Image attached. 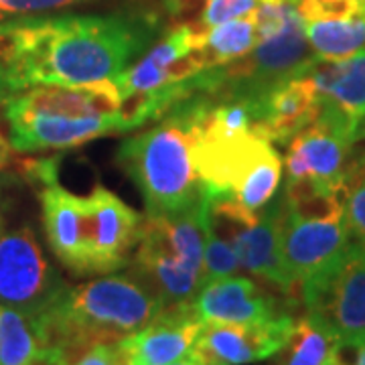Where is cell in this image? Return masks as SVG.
Returning a JSON list of instances; mask_svg holds the SVG:
<instances>
[{
  "mask_svg": "<svg viewBox=\"0 0 365 365\" xmlns=\"http://www.w3.org/2000/svg\"><path fill=\"white\" fill-rule=\"evenodd\" d=\"M126 14L21 16L0 23V102L37 86L116 81L153 37Z\"/></svg>",
  "mask_w": 365,
  "mask_h": 365,
  "instance_id": "obj_1",
  "label": "cell"
},
{
  "mask_svg": "<svg viewBox=\"0 0 365 365\" xmlns=\"http://www.w3.org/2000/svg\"><path fill=\"white\" fill-rule=\"evenodd\" d=\"M163 307V300L130 272L66 287L45 311L31 317L43 345L39 364H76L96 345L143 331Z\"/></svg>",
  "mask_w": 365,
  "mask_h": 365,
  "instance_id": "obj_2",
  "label": "cell"
},
{
  "mask_svg": "<svg viewBox=\"0 0 365 365\" xmlns=\"http://www.w3.org/2000/svg\"><path fill=\"white\" fill-rule=\"evenodd\" d=\"M116 160L138 187L148 215L177 213L207 193L193 167V136L169 118L126 138Z\"/></svg>",
  "mask_w": 365,
  "mask_h": 365,
  "instance_id": "obj_3",
  "label": "cell"
},
{
  "mask_svg": "<svg viewBox=\"0 0 365 365\" xmlns=\"http://www.w3.org/2000/svg\"><path fill=\"white\" fill-rule=\"evenodd\" d=\"M307 317L337 343L365 335V244L349 242L337 258L302 282Z\"/></svg>",
  "mask_w": 365,
  "mask_h": 365,
  "instance_id": "obj_4",
  "label": "cell"
},
{
  "mask_svg": "<svg viewBox=\"0 0 365 365\" xmlns=\"http://www.w3.org/2000/svg\"><path fill=\"white\" fill-rule=\"evenodd\" d=\"M45 260L31 225L0 237V304L35 317L66 288Z\"/></svg>",
  "mask_w": 365,
  "mask_h": 365,
  "instance_id": "obj_5",
  "label": "cell"
},
{
  "mask_svg": "<svg viewBox=\"0 0 365 365\" xmlns=\"http://www.w3.org/2000/svg\"><path fill=\"white\" fill-rule=\"evenodd\" d=\"M11 130V144L21 153L66 150L120 130L116 112L108 116H73L26 104L21 96L0 102Z\"/></svg>",
  "mask_w": 365,
  "mask_h": 365,
  "instance_id": "obj_6",
  "label": "cell"
},
{
  "mask_svg": "<svg viewBox=\"0 0 365 365\" xmlns=\"http://www.w3.org/2000/svg\"><path fill=\"white\" fill-rule=\"evenodd\" d=\"M294 319L280 314L262 323L203 321L193 355L203 365H246L268 359L284 347L294 331Z\"/></svg>",
  "mask_w": 365,
  "mask_h": 365,
  "instance_id": "obj_7",
  "label": "cell"
},
{
  "mask_svg": "<svg viewBox=\"0 0 365 365\" xmlns=\"http://www.w3.org/2000/svg\"><path fill=\"white\" fill-rule=\"evenodd\" d=\"M357 134L321 108V114L290 140L287 155L288 179L311 177L329 185H341L349 167Z\"/></svg>",
  "mask_w": 365,
  "mask_h": 365,
  "instance_id": "obj_8",
  "label": "cell"
},
{
  "mask_svg": "<svg viewBox=\"0 0 365 365\" xmlns=\"http://www.w3.org/2000/svg\"><path fill=\"white\" fill-rule=\"evenodd\" d=\"M280 254L287 274L294 287H302L314 272L325 268L349 246L351 237L345 215L309 220L288 215L280 201Z\"/></svg>",
  "mask_w": 365,
  "mask_h": 365,
  "instance_id": "obj_9",
  "label": "cell"
},
{
  "mask_svg": "<svg viewBox=\"0 0 365 365\" xmlns=\"http://www.w3.org/2000/svg\"><path fill=\"white\" fill-rule=\"evenodd\" d=\"M43 225L55 258L76 276H96L86 197L49 182L41 193Z\"/></svg>",
  "mask_w": 365,
  "mask_h": 365,
  "instance_id": "obj_10",
  "label": "cell"
},
{
  "mask_svg": "<svg viewBox=\"0 0 365 365\" xmlns=\"http://www.w3.org/2000/svg\"><path fill=\"white\" fill-rule=\"evenodd\" d=\"M96 276L112 274L130 262L143 230V217L104 187L86 197Z\"/></svg>",
  "mask_w": 365,
  "mask_h": 365,
  "instance_id": "obj_11",
  "label": "cell"
},
{
  "mask_svg": "<svg viewBox=\"0 0 365 365\" xmlns=\"http://www.w3.org/2000/svg\"><path fill=\"white\" fill-rule=\"evenodd\" d=\"M280 197L274 199L268 209L258 211V215L248 223L234 227L223 240L234 248L240 268L248 270L256 278L264 280L282 294H294V282L287 274L280 254Z\"/></svg>",
  "mask_w": 365,
  "mask_h": 365,
  "instance_id": "obj_12",
  "label": "cell"
},
{
  "mask_svg": "<svg viewBox=\"0 0 365 365\" xmlns=\"http://www.w3.org/2000/svg\"><path fill=\"white\" fill-rule=\"evenodd\" d=\"M203 319L195 313L193 302L163 307V311L143 331L126 337L134 365H169L189 355Z\"/></svg>",
  "mask_w": 365,
  "mask_h": 365,
  "instance_id": "obj_13",
  "label": "cell"
},
{
  "mask_svg": "<svg viewBox=\"0 0 365 365\" xmlns=\"http://www.w3.org/2000/svg\"><path fill=\"white\" fill-rule=\"evenodd\" d=\"M193 309L203 321L215 323H262L284 314L272 294L244 276L205 282L193 299Z\"/></svg>",
  "mask_w": 365,
  "mask_h": 365,
  "instance_id": "obj_14",
  "label": "cell"
},
{
  "mask_svg": "<svg viewBox=\"0 0 365 365\" xmlns=\"http://www.w3.org/2000/svg\"><path fill=\"white\" fill-rule=\"evenodd\" d=\"M321 96L323 110L339 116L357 138L364 136L365 124V51L347 59H314L307 69Z\"/></svg>",
  "mask_w": 365,
  "mask_h": 365,
  "instance_id": "obj_15",
  "label": "cell"
},
{
  "mask_svg": "<svg viewBox=\"0 0 365 365\" xmlns=\"http://www.w3.org/2000/svg\"><path fill=\"white\" fill-rule=\"evenodd\" d=\"M321 96L313 79L307 76L290 78L262 98V118L258 130L270 143H290L302 128L313 124L321 114Z\"/></svg>",
  "mask_w": 365,
  "mask_h": 365,
  "instance_id": "obj_16",
  "label": "cell"
},
{
  "mask_svg": "<svg viewBox=\"0 0 365 365\" xmlns=\"http://www.w3.org/2000/svg\"><path fill=\"white\" fill-rule=\"evenodd\" d=\"M304 31L319 59H347L365 51V4L345 16L304 21Z\"/></svg>",
  "mask_w": 365,
  "mask_h": 365,
  "instance_id": "obj_17",
  "label": "cell"
},
{
  "mask_svg": "<svg viewBox=\"0 0 365 365\" xmlns=\"http://www.w3.org/2000/svg\"><path fill=\"white\" fill-rule=\"evenodd\" d=\"M258 43L254 16H242L205 31L201 45L197 47L195 57L201 69H213L246 57Z\"/></svg>",
  "mask_w": 365,
  "mask_h": 365,
  "instance_id": "obj_18",
  "label": "cell"
},
{
  "mask_svg": "<svg viewBox=\"0 0 365 365\" xmlns=\"http://www.w3.org/2000/svg\"><path fill=\"white\" fill-rule=\"evenodd\" d=\"M43 345L29 314L0 304V365H39Z\"/></svg>",
  "mask_w": 365,
  "mask_h": 365,
  "instance_id": "obj_19",
  "label": "cell"
},
{
  "mask_svg": "<svg viewBox=\"0 0 365 365\" xmlns=\"http://www.w3.org/2000/svg\"><path fill=\"white\" fill-rule=\"evenodd\" d=\"M337 345V339L327 329L304 314L294 323V331L280 349L276 365H323Z\"/></svg>",
  "mask_w": 365,
  "mask_h": 365,
  "instance_id": "obj_20",
  "label": "cell"
},
{
  "mask_svg": "<svg viewBox=\"0 0 365 365\" xmlns=\"http://www.w3.org/2000/svg\"><path fill=\"white\" fill-rule=\"evenodd\" d=\"M280 175H282V158L270 143L262 150L260 157L254 160L244 181L237 185L232 195L250 211H260L272 201L280 182Z\"/></svg>",
  "mask_w": 365,
  "mask_h": 365,
  "instance_id": "obj_21",
  "label": "cell"
},
{
  "mask_svg": "<svg viewBox=\"0 0 365 365\" xmlns=\"http://www.w3.org/2000/svg\"><path fill=\"white\" fill-rule=\"evenodd\" d=\"M343 211L353 242L365 244V148L351 155L343 179Z\"/></svg>",
  "mask_w": 365,
  "mask_h": 365,
  "instance_id": "obj_22",
  "label": "cell"
},
{
  "mask_svg": "<svg viewBox=\"0 0 365 365\" xmlns=\"http://www.w3.org/2000/svg\"><path fill=\"white\" fill-rule=\"evenodd\" d=\"M237 268H240V262H237L232 244L227 240H223L222 235L215 234L205 220V248H203V278H205V282L225 278V276H234Z\"/></svg>",
  "mask_w": 365,
  "mask_h": 365,
  "instance_id": "obj_23",
  "label": "cell"
},
{
  "mask_svg": "<svg viewBox=\"0 0 365 365\" xmlns=\"http://www.w3.org/2000/svg\"><path fill=\"white\" fill-rule=\"evenodd\" d=\"M260 0H205V6L195 21V25L211 29L227 21H235L242 16L254 14Z\"/></svg>",
  "mask_w": 365,
  "mask_h": 365,
  "instance_id": "obj_24",
  "label": "cell"
},
{
  "mask_svg": "<svg viewBox=\"0 0 365 365\" xmlns=\"http://www.w3.org/2000/svg\"><path fill=\"white\" fill-rule=\"evenodd\" d=\"M86 0H0V21L13 16H31V14L47 13L55 9H63L69 4H78Z\"/></svg>",
  "mask_w": 365,
  "mask_h": 365,
  "instance_id": "obj_25",
  "label": "cell"
},
{
  "mask_svg": "<svg viewBox=\"0 0 365 365\" xmlns=\"http://www.w3.org/2000/svg\"><path fill=\"white\" fill-rule=\"evenodd\" d=\"M130 351L124 339L116 343H104L96 345L90 351L83 353L76 364L71 365H130ZM43 365V364H39Z\"/></svg>",
  "mask_w": 365,
  "mask_h": 365,
  "instance_id": "obj_26",
  "label": "cell"
},
{
  "mask_svg": "<svg viewBox=\"0 0 365 365\" xmlns=\"http://www.w3.org/2000/svg\"><path fill=\"white\" fill-rule=\"evenodd\" d=\"M341 345L353 351V361L349 365H365V335H359V337L347 341V343H341Z\"/></svg>",
  "mask_w": 365,
  "mask_h": 365,
  "instance_id": "obj_27",
  "label": "cell"
},
{
  "mask_svg": "<svg viewBox=\"0 0 365 365\" xmlns=\"http://www.w3.org/2000/svg\"><path fill=\"white\" fill-rule=\"evenodd\" d=\"M11 148H13V144L9 143L0 132V170L11 163Z\"/></svg>",
  "mask_w": 365,
  "mask_h": 365,
  "instance_id": "obj_28",
  "label": "cell"
},
{
  "mask_svg": "<svg viewBox=\"0 0 365 365\" xmlns=\"http://www.w3.org/2000/svg\"><path fill=\"white\" fill-rule=\"evenodd\" d=\"M323 365H349V361H347V359L343 357V351H341L339 345H337V347L333 349V353H331V355L327 357V361Z\"/></svg>",
  "mask_w": 365,
  "mask_h": 365,
  "instance_id": "obj_29",
  "label": "cell"
},
{
  "mask_svg": "<svg viewBox=\"0 0 365 365\" xmlns=\"http://www.w3.org/2000/svg\"><path fill=\"white\" fill-rule=\"evenodd\" d=\"M6 199L0 195V237L4 235V222H6Z\"/></svg>",
  "mask_w": 365,
  "mask_h": 365,
  "instance_id": "obj_30",
  "label": "cell"
},
{
  "mask_svg": "<svg viewBox=\"0 0 365 365\" xmlns=\"http://www.w3.org/2000/svg\"><path fill=\"white\" fill-rule=\"evenodd\" d=\"M169 365H203L199 359H195L193 355H185V357H181V359H177V361H173V364Z\"/></svg>",
  "mask_w": 365,
  "mask_h": 365,
  "instance_id": "obj_31",
  "label": "cell"
},
{
  "mask_svg": "<svg viewBox=\"0 0 365 365\" xmlns=\"http://www.w3.org/2000/svg\"><path fill=\"white\" fill-rule=\"evenodd\" d=\"M260 2H282V0H260ZM290 2H294V0H290Z\"/></svg>",
  "mask_w": 365,
  "mask_h": 365,
  "instance_id": "obj_32",
  "label": "cell"
},
{
  "mask_svg": "<svg viewBox=\"0 0 365 365\" xmlns=\"http://www.w3.org/2000/svg\"><path fill=\"white\" fill-rule=\"evenodd\" d=\"M355 2H357V4H365V0H355Z\"/></svg>",
  "mask_w": 365,
  "mask_h": 365,
  "instance_id": "obj_33",
  "label": "cell"
},
{
  "mask_svg": "<svg viewBox=\"0 0 365 365\" xmlns=\"http://www.w3.org/2000/svg\"><path fill=\"white\" fill-rule=\"evenodd\" d=\"M297 2H299V0H294V4H297Z\"/></svg>",
  "mask_w": 365,
  "mask_h": 365,
  "instance_id": "obj_34",
  "label": "cell"
},
{
  "mask_svg": "<svg viewBox=\"0 0 365 365\" xmlns=\"http://www.w3.org/2000/svg\"><path fill=\"white\" fill-rule=\"evenodd\" d=\"M130 365H134V364H130Z\"/></svg>",
  "mask_w": 365,
  "mask_h": 365,
  "instance_id": "obj_35",
  "label": "cell"
}]
</instances>
